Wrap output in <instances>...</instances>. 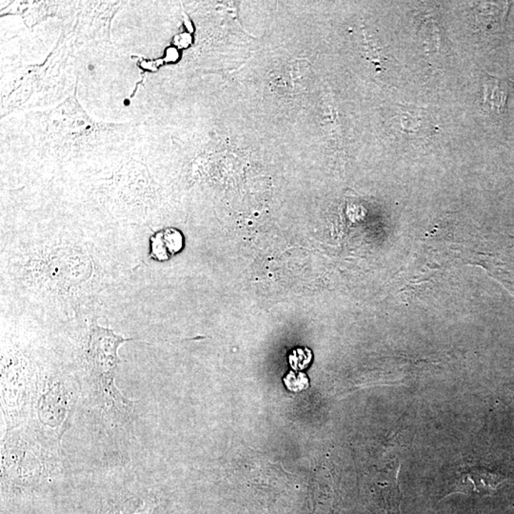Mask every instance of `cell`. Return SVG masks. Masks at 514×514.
<instances>
[{
	"mask_svg": "<svg viewBox=\"0 0 514 514\" xmlns=\"http://www.w3.org/2000/svg\"><path fill=\"white\" fill-rule=\"evenodd\" d=\"M508 481L506 476L498 473H491L483 468H471L461 473L451 486L448 495L462 493L466 495H490L495 493L499 486Z\"/></svg>",
	"mask_w": 514,
	"mask_h": 514,
	"instance_id": "cell-1",
	"label": "cell"
},
{
	"mask_svg": "<svg viewBox=\"0 0 514 514\" xmlns=\"http://www.w3.org/2000/svg\"><path fill=\"white\" fill-rule=\"evenodd\" d=\"M123 341L125 339L117 337L109 330L95 327L92 333V359L103 370H111L117 361V348Z\"/></svg>",
	"mask_w": 514,
	"mask_h": 514,
	"instance_id": "cell-2",
	"label": "cell"
},
{
	"mask_svg": "<svg viewBox=\"0 0 514 514\" xmlns=\"http://www.w3.org/2000/svg\"><path fill=\"white\" fill-rule=\"evenodd\" d=\"M183 237L175 229H168L152 238V255L157 260H165L181 250Z\"/></svg>",
	"mask_w": 514,
	"mask_h": 514,
	"instance_id": "cell-3",
	"label": "cell"
},
{
	"mask_svg": "<svg viewBox=\"0 0 514 514\" xmlns=\"http://www.w3.org/2000/svg\"><path fill=\"white\" fill-rule=\"evenodd\" d=\"M484 99L488 111L502 112L506 104V86L498 79L486 80Z\"/></svg>",
	"mask_w": 514,
	"mask_h": 514,
	"instance_id": "cell-4",
	"label": "cell"
},
{
	"mask_svg": "<svg viewBox=\"0 0 514 514\" xmlns=\"http://www.w3.org/2000/svg\"><path fill=\"white\" fill-rule=\"evenodd\" d=\"M313 360L312 350L308 348H297L289 356L290 367L295 372H302L308 367Z\"/></svg>",
	"mask_w": 514,
	"mask_h": 514,
	"instance_id": "cell-5",
	"label": "cell"
},
{
	"mask_svg": "<svg viewBox=\"0 0 514 514\" xmlns=\"http://www.w3.org/2000/svg\"><path fill=\"white\" fill-rule=\"evenodd\" d=\"M283 382L287 390L293 393L303 392L310 387V380L307 375L302 372H290L285 376Z\"/></svg>",
	"mask_w": 514,
	"mask_h": 514,
	"instance_id": "cell-6",
	"label": "cell"
}]
</instances>
